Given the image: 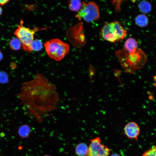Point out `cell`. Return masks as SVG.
<instances>
[{"label": "cell", "mask_w": 156, "mask_h": 156, "mask_svg": "<svg viewBox=\"0 0 156 156\" xmlns=\"http://www.w3.org/2000/svg\"><path fill=\"white\" fill-rule=\"evenodd\" d=\"M17 97L30 114L40 120L55 111L60 102L56 86L41 73L23 83Z\"/></svg>", "instance_id": "obj_1"}, {"label": "cell", "mask_w": 156, "mask_h": 156, "mask_svg": "<svg viewBox=\"0 0 156 156\" xmlns=\"http://www.w3.org/2000/svg\"><path fill=\"white\" fill-rule=\"evenodd\" d=\"M115 54L126 72L132 73L142 67L146 60V56L139 48L133 50H127L123 47L116 51Z\"/></svg>", "instance_id": "obj_2"}, {"label": "cell", "mask_w": 156, "mask_h": 156, "mask_svg": "<svg viewBox=\"0 0 156 156\" xmlns=\"http://www.w3.org/2000/svg\"><path fill=\"white\" fill-rule=\"evenodd\" d=\"M44 45L48 56L57 61L62 60L70 51L68 44L58 38L49 40Z\"/></svg>", "instance_id": "obj_3"}, {"label": "cell", "mask_w": 156, "mask_h": 156, "mask_svg": "<svg viewBox=\"0 0 156 156\" xmlns=\"http://www.w3.org/2000/svg\"><path fill=\"white\" fill-rule=\"evenodd\" d=\"M23 23V21L21 20L14 34L21 41L23 50L26 52H30L32 51L31 45L34 40V34L39 31L47 28L36 27L31 29L29 27H24Z\"/></svg>", "instance_id": "obj_4"}, {"label": "cell", "mask_w": 156, "mask_h": 156, "mask_svg": "<svg viewBox=\"0 0 156 156\" xmlns=\"http://www.w3.org/2000/svg\"><path fill=\"white\" fill-rule=\"evenodd\" d=\"M99 7L93 1L88 3L83 2L81 8L77 12L76 17L80 20L82 19L87 22L96 21L100 17Z\"/></svg>", "instance_id": "obj_5"}, {"label": "cell", "mask_w": 156, "mask_h": 156, "mask_svg": "<svg viewBox=\"0 0 156 156\" xmlns=\"http://www.w3.org/2000/svg\"><path fill=\"white\" fill-rule=\"evenodd\" d=\"M111 149L102 143L99 137L90 140L88 152L85 156H108Z\"/></svg>", "instance_id": "obj_6"}, {"label": "cell", "mask_w": 156, "mask_h": 156, "mask_svg": "<svg viewBox=\"0 0 156 156\" xmlns=\"http://www.w3.org/2000/svg\"><path fill=\"white\" fill-rule=\"evenodd\" d=\"M124 132L128 138L136 140L140 133V129L137 123L134 122H131L125 125Z\"/></svg>", "instance_id": "obj_7"}, {"label": "cell", "mask_w": 156, "mask_h": 156, "mask_svg": "<svg viewBox=\"0 0 156 156\" xmlns=\"http://www.w3.org/2000/svg\"><path fill=\"white\" fill-rule=\"evenodd\" d=\"M102 38L110 42L115 43L118 42L113 31L110 23H106L101 30Z\"/></svg>", "instance_id": "obj_8"}, {"label": "cell", "mask_w": 156, "mask_h": 156, "mask_svg": "<svg viewBox=\"0 0 156 156\" xmlns=\"http://www.w3.org/2000/svg\"><path fill=\"white\" fill-rule=\"evenodd\" d=\"M110 23L118 41L123 39L127 33L126 30L118 21H115Z\"/></svg>", "instance_id": "obj_9"}, {"label": "cell", "mask_w": 156, "mask_h": 156, "mask_svg": "<svg viewBox=\"0 0 156 156\" xmlns=\"http://www.w3.org/2000/svg\"><path fill=\"white\" fill-rule=\"evenodd\" d=\"M31 132L30 127L27 125H23L18 128V133L19 136L21 138H28Z\"/></svg>", "instance_id": "obj_10"}, {"label": "cell", "mask_w": 156, "mask_h": 156, "mask_svg": "<svg viewBox=\"0 0 156 156\" xmlns=\"http://www.w3.org/2000/svg\"><path fill=\"white\" fill-rule=\"evenodd\" d=\"M88 147L86 144L80 143L75 146L76 153L79 156H85L88 152Z\"/></svg>", "instance_id": "obj_11"}, {"label": "cell", "mask_w": 156, "mask_h": 156, "mask_svg": "<svg viewBox=\"0 0 156 156\" xmlns=\"http://www.w3.org/2000/svg\"><path fill=\"white\" fill-rule=\"evenodd\" d=\"M68 4L70 10L78 12L82 8L83 2L80 0H70L68 1Z\"/></svg>", "instance_id": "obj_12"}, {"label": "cell", "mask_w": 156, "mask_h": 156, "mask_svg": "<svg viewBox=\"0 0 156 156\" xmlns=\"http://www.w3.org/2000/svg\"><path fill=\"white\" fill-rule=\"evenodd\" d=\"M135 21L137 25L140 27H143L147 25L148 20L145 15L141 14L136 16Z\"/></svg>", "instance_id": "obj_13"}, {"label": "cell", "mask_w": 156, "mask_h": 156, "mask_svg": "<svg viewBox=\"0 0 156 156\" xmlns=\"http://www.w3.org/2000/svg\"><path fill=\"white\" fill-rule=\"evenodd\" d=\"M139 8L140 11L144 13H147L150 11L151 5L149 2L145 1H142L139 4Z\"/></svg>", "instance_id": "obj_14"}, {"label": "cell", "mask_w": 156, "mask_h": 156, "mask_svg": "<svg viewBox=\"0 0 156 156\" xmlns=\"http://www.w3.org/2000/svg\"><path fill=\"white\" fill-rule=\"evenodd\" d=\"M21 43L19 40L17 38H12L10 41L9 46L10 48L14 50H18L20 49Z\"/></svg>", "instance_id": "obj_15"}, {"label": "cell", "mask_w": 156, "mask_h": 156, "mask_svg": "<svg viewBox=\"0 0 156 156\" xmlns=\"http://www.w3.org/2000/svg\"><path fill=\"white\" fill-rule=\"evenodd\" d=\"M42 48V42L40 40L36 39L33 40L31 45L32 51H40Z\"/></svg>", "instance_id": "obj_16"}, {"label": "cell", "mask_w": 156, "mask_h": 156, "mask_svg": "<svg viewBox=\"0 0 156 156\" xmlns=\"http://www.w3.org/2000/svg\"><path fill=\"white\" fill-rule=\"evenodd\" d=\"M142 156H156V145L152 146L145 151Z\"/></svg>", "instance_id": "obj_17"}, {"label": "cell", "mask_w": 156, "mask_h": 156, "mask_svg": "<svg viewBox=\"0 0 156 156\" xmlns=\"http://www.w3.org/2000/svg\"><path fill=\"white\" fill-rule=\"evenodd\" d=\"M8 76L6 73L3 72H0V83H5L8 81Z\"/></svg>", "instance_id": "obj_18"}, {"label": "cell", "mask_w": 156, "mask_h": 156, "mask_svg": "<svg viewBox=\"0 0 156 156\" xmlns=\"http://www.w3.org/2000/svg\"><path fill=\"white\" fill-rule=\"evenodd\" d=\"M9 1V0H0V5H4L7 3Z\"/></svg>", "instance_id": "obj_19"}, {"label": "cell", "mask_w": 156, "mask_h": 156, "mask_svg": "<svg viewBox=\"0 0 156 156\" xmlns=\"http://www.w3.org/2000/svg\"><path fill=\"white\" fill-rule=\"evenodd\" d=\"M3 58V55L2 53L0 51V61Z\"/></svg>", "instance_id": "obj_20"}, {"label": "cell", "mask_w": 156, "mask_h": 156, "mask_svg": "<svg viewBox=\"0 0 156 156\" xmlns=\"http://www.w3.org/2000/svg\"><path fill=\"white\" fill-rule=\"evenodd\" d=\"M111 156H120L117 153H114Z\"/></svg>", "instance_id": "obj_21"}, {"label": "cell", "mask_w": 156, "mask_h": 156, "mask_svg": "<svg viewBox=\"0 0 156 156\" xmlns=\"http://www.w3.org/2000/svg\"><path fill=\"white\" fill-rule=\"evenodd\" d=\"M2 12V8L0 7V16Z\"/></svg>", "instance_id": "obj_22"}, {"label": "cell", "mask_w": 156, "mask_h": 156, "mask_svg": "<svg viewBox=\"0 0 156 156\" xmlns=\"http://www.w3.org/2000/svg\"><path fill=\"white\" fill-rule=\"evenodd\" d=\"M43 156H51L49 155H44Z\"/></svg>", "instance_id": "obj_23"}]
</instances>
